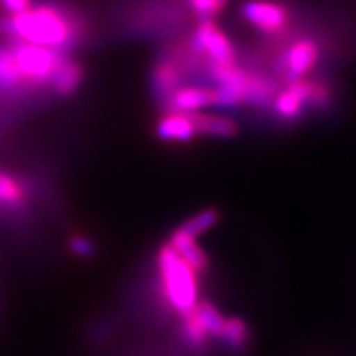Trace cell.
<instances>
[{"label": "cell", "instance_id": "1", "mask_svg": "<svg viewBox=\"0 0 356 356\" xmlns=\"http://www.w3.org/2000/svg\"><path fill=\"white\" fill-rule=\"evenodd\" d=\"M0 30L22 42L40 44L60 53L74 47L83 35L79 17L55 3L29 7L12 19L0 20Z\"/></svg>", "mask_w": 356, "mask_h": 356}, {"label": "cell", "instance_id": "2", "mask_svg": "<svg viewBox=\"0 0 356 356\" xmlns=\"http://www.w3.org/2000/svg\"><path fill=\"white\" fill-rule=\"evenodd\" d=\"M157 266L168 304L181 318L188 317L200 302L198 274L193 273L168 244L159 249Z\"/></svg>", "mask_w": 356, "mask_h": 356}, {"label": "cell", "instance_id": "3", "mask_svg": "<svg viewBox=\"0 0 356 356\" xmlns=\"http://www.w3.org/2000/svg\"><path fill=\"white\" fill-rule=\"evenodd\" d=\"M10 50L24 74L26 86H50L53 74L65 58L63 53L22 40H15L10 44Z\"/></svg>", "mask_w": 356, "mask_h": 356}, {"label": "cell", "instance_id": "4", "mask_svg": "<svg viewBox=\"0 0 356 356\" xmlns=\"http://www.w3.org/2000/svg\"><path fill=\"white\" fill-rule=\"evenodd\" d=\"M190 50L195 55H204L215 65L236 63V50L222 30L213 20H200L190 42Z\"/></svg>", "mask_w": 356, "mask_h": 356}, {"label": "cell", "instance_id": "5", "mask_svg": "<svg viewBox=\"0 0 356 356\" xmlns=\"http://www.w3.org/2000/svg\"><path fill=\"white\" fill-rule=\"evenodd\" d=\"M241 15L249 25L267 35L280 33L291 22L287 8L274 0H248L243 3Z\"/></svg>", "mask_w": 356, "mask_h": 356}, {"label": "cell", "instance_id": "6", "mask_svg": "<svg viewBox=\"0 0 356 356\" xmlns=\"http://www.w3.org/2000/svg\"><path fill=\"white\" fill-rule=\"evenodd\" d=\"M320 60V47L315 40L300 38L289 47L280 56L279 73L289 83L305 78L315 68Z\"/></svg>", "mask_w": 356, "mask_h": 356}, {"label": "cell", "instance_id": "7", "mask_svg": "<svg viewBox=\"0 0 356 356\" xmlns=\"http://www.w3.org/2000/svg\"><path fill=\"white\" fill-rule=\"evenodd\" d=\"M184 81L185 71L184 66L180 65V61L172 55L160 58L159 63L155 65L152 74L155 95L160 97V101L167 102L170 99L173 92L184 86Z\"/></svg>", "mask_w": 356, "mask_h": 356}, {"label": "cell", "instance_id": "8", "mask_svg": "<svg viewBox=\"0 0 356 356\" xmlns=\"http://www.w3.org/2000/svg\"><path fill=\"white\" fill-rule=\"evenodd\" d=\"M167 104L175 113H198L200 109L218 104L216 88L181 86L173 92Z\"/></svg>", "mask_w": 356, "mask_h": 356}, {"label": "cell", "instance_id": "9", "mask_svg": "<svg viewBox=\"0 0 356 356\" xmlns=\"http://www.w3.org/2000/svg\"><path fill=\"white\" fill-rule=\"evenodd\" d=\"M167 244L177 252L178 257H180L193 273L203 274L204 270L208 269V266H210V259H208L203 248L198 244L197 238L184 233L180 228L173 231Z\"/></svg>", "mask_w": 356, "mask_h": 356}, {"label": "cell", "instance_id": "10", "mask_svg": "<svg viewBox=\"0 0 356 356\" xmlns=\"http://www.w3.org/2000/svg\"><path fill=\"white\" fill-rule=\"evenodd\" d=\"M157 137L163 142H190L198 136L188 113H175L170 111L160 119L155 127Z\"/></svg>", "mask_w": 356, "mask_h": 356}, {"label": "cell", "instance_id": "11", "mask_svg": "<svg viewBox=\"0 0 356 356\" xmlns=\"http://www.w3.org/2000/svg\"><path fill=\"white\" fill-rule=\"evenodd\" d=\"M197 134L215 137V139H231L238 136V124L226 115L204 114V113H188Z\"/></svg>", "mask_w": 356, "mask_h": 356}, {"label": "cell", "instance_id": "12", "mask_svg": "<svg viewBox=\"0 0 356 356\" xmlns=\"http://www.w3.org/2000/svg\"><path fill=\"white\" fill-rule=\"evenodd\" d=\"M84 79V71L83 66L78 63V61L71 60V58L65 56L61 60L60 66L53 74L51 84L53 91L60 96H70L73 92L78 91V88L81 86Z\"/></svg>", "mask_w": 356, "mask_h": 356}, {"label": "cell", "instance_id": "13", "mask_svg": "<svg viewBox=\"0 0 356 356\" xmlns=\"http://www.w3.org/2000/svg\"><path fill=\"white\" fill-rule=\"evenodd\" d=\"M218 341H220L229 353L241 355L248 350L249 341H251V330H249L248 323L244 322L243 318L228 317Z\"/></svg>", "mask_w": 356, "mask_h": 356}, {"label": "cell", "instance_id": "14", "mask_svg": "<svg viewBox=\"0 0 356 356\" xmlns=\"http://www.w3.org/2000/svg\"><path fill=\"white\" fill-rule=\"evenodd\" d=\"M26 86V81L17 65L15 56L8 48H0V92L20 91Z\"/></svg>", "mask_w": 356, "mask_h": 356}, {"label": "cell", "instance_id": "15", "mask_svg": "<svg viewBox=\"0 0 356 356\" xmlns=\"http://www.w3.org/2000/svg\"><path fill=\"white\" fill-rule=\"evenodd\" d=\"M197 320L204 335L208 338H215V340H220L222 328H225L226 318L222 317V314L216 309L211 302L208 300H200L197 307H195L193 314H191Z\"/></svg>", "mask_w": 356, "mask_h": 356}, {"label": "cell", "instance_id": "16", "mask_svg": "<svg viewBox=\"0 0 356 356\" xmlns=\"http://www.w3.org/2000/svg\"><path fill=\"white\" fill-rule=\"evenodd\" d=\"M220 211L216 208H204V210L198 211L197 215L190 216L184 225L178 226L184 233L193 236V238H200V236L215 228L220 221Z\"/></svg>", "mask_w": 356, "mask_h": 356}, {"label": "cell", "instance_id": "17", "mask_svg": "<svg viewBox=\"0 0 356 356\" xmlns=\"http://www.w3.org/2000/svg\"><path fill=\"white\" fill-rule=\"evenodd\" d=\"M25 198V191L15 178L0 172V203L6 207H19Z\"/></svg>", "mask_w": 356, "mask_h": 356}, {"label": "cell", "instance_id": "18", "mask_svg": "<svg viewBox=\"0 0 356 356\" xmlns=\"http://www.w3.org/2000/svg\"><path fill=\"white\" fill-rule=\"evenodd\" d=\"M181 337H184L185 343L191 346L193 350H203L207 348L208 345V337L204 335L197 320H195L193 315H188V317L181 318Z\"/></svg>", "mask_w": 356, "mask_h": 356}, {"label": "cell", "instance_id": "19", "mask_svg": "<svg viewBox=\"0 0 356 356\" xmlns=\"http://www.w3.org/2000/svg\"><path fill=\"white\" fill-rule=\"evenodd\" d=\"M68 246H70V251L73 252L74 256L83 257V259H89V257L96 254V244L83 234L73 236V238L70 239Z\"/></svg>", "mask_w": 356, "mask_h": 356}, {"label": "cell", "instance_id": "20", "mask_svg": "<svg viewBox=\"0 0 356 356\" xmlns=\"http://www.w3.org/2000/svg\"><path fill=\"white\" fill-rule=\"evenodd\" d=\"M190 8L200 20H213V17L218 15L216 0H188Z\"/></svg>", "mask_w": 356, "mask_h": 356}, {"label": "cell", "instance_id": "21", "mask_svg": "<svg viewBox=\"0 0 356 356\" xmlns=\"http://www.w3.org/2000/svg\"><path fill=\"white\" fill-rule=\"evenodd\" d=\"M2 6L13 17L17 13L26 10L30 7V0H2Z\"/></svg>", "mask_w": 356, "mask_h": 356}, {"label": "cell", "instance_id": "22", "mask_svg": "<svg viewBox=\"0 0 356 356\" xmlns=\"http://www.w3.org/2000/svg\"><path fill=\"white\" fill-rule=\"evenodd\" d=\"M228 2L229 0H216V6H218V10H222V8H225L226 6H228Z\"/></svg>", "mask_w": 356, "mask_h": 356}]
</instances>
